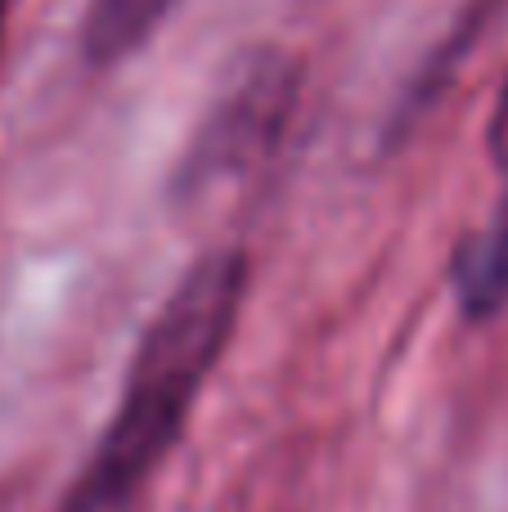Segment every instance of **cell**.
Instances as JSON below:
<instances>
[{"mask_svg": "<svg viewBox=\"0 0 508 512\" xmlns=\"http://www.w3.org/2000/svg\"><path fill=\"white\" fill-rule=\"evenodd\" d=\"M302 81V59L284 45H257L243 54L239 68L225 72L221 90L180 153L171 176L176 198L194 203L275 162L302 108Z\"/></svg>", "mask_w": 508, "mask_h": 512, "instance_id": "2", "label": "cell"}, {"mask_svg": "<svg viewBox=\"0 0 508 512\" xmlns=\"http://www.w3.org/2000/svg\"><path fill=\"white\" fill-rule=\"evenodd\" d=\"M14 5H18V0H0V36H5V27H9V14H14Z\"/></svg>", "mask_w": 508, "mask_h": 512, "instance_id": "6", "label": "cell"}, {"mask_svg": "<svg viewBox=\"0 0 508 512\" xmlns=\"http://www.w3.org/2000/svg\"><path fill=\"white\" fill-rule=\"evenodd\" d=\"M104 512H140V499H135V504H117V508H104Z\"/></svg>", "mask_w": 508, "mask_h": 512, "instance_id": "7", "label": "cell"}, {"mask_svg": "<svg viewBox=\"0 0 508 512\" xmlns=\"http://www.w3.org/2000/svg\"><path fill=\"white\" fill-rule=\"evenodd\" d=\"M180 0H86L81 14V59L86 68L104 72L126 63L135 50L149 45V36L167 23V14Z\"/></svg>", "mask_w": 508, "mask_h": 512, "instance_id": "4", "label": "cell"}, {"mask_svg": "<svg viewBox=\"0 0 508 512\" xmlns=\"http://www.w3.org/2000/svg\"><path fill=\"white\" fill-rule=\"evenodd\" d=\"M252 261L239 243L194 256L131 355L122 396L99 432L81 477L63 495L59 512H104L135 504L158 477L167 454L185 441V427L203 400L212 373L234 342L248 306Z\"/></svg>", "mask_w": 508, "mask_h": 512, "instance_id": "1", "label": "cell"}, {"mask_svg": "<svg viewBox=\"0 0 508 512\" xmlns=\"http://www.w3.org/2000/svg\"><path fill=\"white\" fill-rule=\"evenodd\" d=\"M486 153L491 162L508 176V77L495 95V108H491V122H486Z\"/></svg>", "mask_w": 508, "mask_h": 512, "instance_id": "5", "label": "cell"}, {"mask_svg": "<svg viewBox=\"0 0 508 512\" xmlns=\"http://www.w3.org/2000/svg\"><path fill=\"white\" fill-rule=\"evenodd\" d=\"M450 292L459 315L477 328L508 306V194H500L486 221L459 234L450 252Z\"/></svg>", "mask_w": 508, "mask_h": 512, "instance_id": "3", "label": "cell"}]
</instances>
